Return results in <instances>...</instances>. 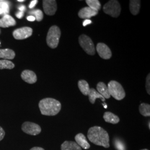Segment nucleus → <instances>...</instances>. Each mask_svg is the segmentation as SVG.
Returning a JSON list of instances; mask_svg holds the SVG:
<instances>
[{
  "label": "nucleus",
  "mask_w": 150,
  "mask_h": 150,
  "mask_svg": "<svg viewBox=\"0 0 150 150\" xmlns=\"http://www.w3.org/2000/svg\"><path fill=\"white\" fill-rule=\"evenodd\" d=\"M87 137L92 143L105 148L110 147L109 136L107 131L100 126L90 128L87 132Z\"/></svg>",
  "instance_id": "f257e3e1"
},
{
  "label": "nucleus",
  "mask_w": 150,
  "mask_h": 150,
  "mask_svg": "<svg viewBox=\"0 0 150 150\" xmlns=\"http://www.w3.org/2000/svg\"><path fill=\"white\" fill-rule=\"evenodd\" d=\"M42 115L45 116H55L61 109V103L52 98H46L41 100L38 104Z\"/></svg>",
  "instance_id": "f03ea898"
},
{
  "label": "nucleus",
  "mask_w": 150,
  "mask_h": 150,
  "mask_svg": "<svg viewBox=\"0 0 150 150\" xmlns=\"http://www.w3.org/2000/svg\"><path fill=\"white\" fill-rule=\"evenodd\" d=\"M61 33V30L58 26L54 25L50 28L46 38V42L50 48H56L57 47Z\"/></svg>",
  "instance_id": "7ed1b4c3"
},
{
  "label": "nucleus",
  "mask_w": 150,
  "mask_h": 150,
  "mask_svg": "<svg viewBox=\"0 0 150 150\" xmlns=\"http://www.w3.org/2000/svg\"><path fill=\"white\" fill-rule=\"evenodd\" d=\"M111 96H112L117 100H121L126 96L125 91L121 85L116 81H111L107 86Z\"/></svg>",
  "instance_id": "20e7f679"
},
{
  "label": "nucleus",
  "mask_w": 150,
  "mask_h": 150,
  "mask_svg": "<svg viewBox=\"0 0 150 150\" xmlns=\"http://www.w3.org/2000/svg\"><path fill=\"white\" fill-rule=\"evenodd\" d=\"M103 11L112 17H117L120 15L121 7L117 1L111 0L103 6Z\"/></svg>",
  "instance_id": "39448f33"
},
{
  "label": "nucleus",
  "mask_w": 150,
  "mask_h": 150,
  "mask_svg": "<svg viewBox=\"0 0 150 150\" xmlns=\"http://www.w3.org/2000/svg\"><path fill=\"white\" fill-rule=\"evenodd\" d=\"M79 42L81 47L86 53L91 56L95 54V48L91 38L86 35H81L79 37Z\"/></svg>",
  "instance_id": "423d86ee"
},
{
  "label": "nucleus",
  "mask_w": 150,
  "mask_h": 150,
  "mask_svg": "<svg viewBox=\"0 0 150 150\" xmlns=\"http://www.w3.org/2000/svg\"><path fill=\"white\" fill-rule=\"evenodd\" d=\"M21 129L25 133L32 136L38 135L41 132V128L38 125L28 121L22 124Z\"/></svg>",
  "instance_id": "0eeeda50"
},
{
  "label": "nucleus",
  "mask_w": 150,
  "mask_h": 150,
  "mask_svg": "<svg viewBox=\"0 0 150 150\" xmlns=\"http://www.w3.org/2000/svg\"><path fill=\"white\" fill-rule=\"evenodd\" d=\"M33 30L31 27H23L16 29L13 32V36L16 40H22L31 36Z\"/></svg>",
  "instance_id": "6e6552de"
},
{
  "label": "nucleus",
  "mask_w": 150,
  "mask_h": 150,
  "mask_svg": "<svg viewBox=\"0 0 150 150\" xmlns=\"http://www.w3.org/2000/svg\"><path fill=\"white\" fill-rule=\"evenodd\" d=\"M43 10L48 16H52L55 14L57 9L56 1L54 0H43L42 1Z\"/></svg>",
  "instance_id": "1a4fd4ad"
},
{
  "label": "nucleus",
  "mask_w": 150,
  "mask_h": 150,
  "mask_svg": "<svg viewBox=\"0 0 150 150\" xmlns=\"http://www.w3.org/2000/svg\"><path fill=\"white\" fill-rule=\"evenodd\" d=\"M96 50L99 56L103 59H110L112 56V52L110 48L105 43H98L97 45Z\"/></svg>",
  "instance_id": "9d476101"
},
{
  "label": "nucleus",
  "mask_w": 150,
  "mask_h": 150,
  "mask_svg": "<svg viewBox=\"0 0 150 150\" xmlns=\"http://www.w3.org/2000/svg\"><path fill=\"white\" fill-rule=\"evenodd\" d=\"M21 77L23 80L30 84L35 83L38 80L36 74L31 70H24L21 73Z\"/></svg>",
  "instance_id": "9b49d317"
},
{
  "label": "nucleus",
  "mask_w": 150,
  "mask_h": 150,
  "mask_svg": "<svg viewBox=\"0 0 150 150\" xmlns=\"http://www.w3.org/2000/svg\"><path fill=\"white\" fill-rule=\"evenodd\" d=\"M98 11L94 10L89 7H85L81 8L79 12L78 15L82 19H90L92 17L96 16Z\"/></svg>",
  "instance_id": "f8f14e48"
},
{
  "label": "nucleus",
  "mask_w": 150,
  "mask_h": 150,
  "mask_svg": "<svg viewBox=\"0 0 150 150\" xmlns=\"http://www.w3.org/2000/svg\"><path fill=\"white\" fill-rule=\"evenodd\" d=\"M16 24L15 20L8 15H5L2 18L0 19V27L2 28L14 26Z\"/></svg>",
  "instance_id": "ddd939ff"
},
{
  "label": "nucleus",
  "mask_w": 150,
  "mask_h": 150,
  "mask_svg": "<svg viewBox=\"0 0 150 150\" xmlns=\"http://www.w3.org/2000/svg\"><path fill=\"white\" fill-rule=\"evenodd\" d=\"M75 141L81 148L87 150L90 148V145L86 139V136L83 134H78L75 136Z\"/></svg>",
  "instance_id": "4468645a"
},
{
  "label": "nucleus",
  "mask_w": 150,
  "mask_h": 150,
  "mask_svg": "<svg viewBox=\"0 0 150 150\" xmlns=\"http://www.w3.org/2000/svg\"><path fill=\"white\" fill-rule=\"evenodd\" d=\"M97 92L101 95L105 99L106 98H110V95L109 93V91L108 90L107 86L102 82H100L97 85Z\"/></svg>",
  "instance_id": "2eb2a0df"
},
{
  "label": "nucleus",
  "mask_w": 150,
  "mask_h": 150,
  "mask_svg": "<svg viewBox=\"0 0 150 150\" xmlns=\"http://www.w3.org/2000/svg\"><path fill=\"white\" fill-rule=\"evenodd\" d=\"M16 54L13 50L6 48L0 49V58L4 59H13L15 57Z\"/></svg>",
  "instance_id": "dca6fc26"
},
{
  "label": "nucleus",
  "mask_w": 150,
  "mask_h": 150,
  "mask_svg": "<svg viewBox=\"0 0 150 150\" xmlns=\"http://www.w3.org/2000/svg\"><path fill=\"white\" fill-rule=\"evenodd\" d=\"M61 150H82L81 148L74 141H66L61 145Z\"/></svg>",
  "instance_id": "f3484780"
},
{
  "label": "nucleus",
  "mask_w": 150,
  "mask_h": 150,
  "mask_svg": "<svg viewBox=\"0 0 150 150\" xmlns=\"http://www.w3.org/2000/svg\"><path fill=\"white\" fill-rule=\"evenodd\" d=\"M88 96L89 98V101L92 104L95 103V102L96 101V99L97 98L101 99V100L103 102L105 101V98L102 96L101 95H100L96 90H95L93 88H91L90 89Z\"/></svg>",
  "instance_id": "a211bd4d"
},
{
  "label": "nucleus",
  "mask_w": 150,
  "mask_h": 150,
  "mask_svg": "<svg viewBox=\"0 0 150 150\" xmlns=\"http://www.w3.org/2000/svg\"><path fill=\"white\" fill-rule=\"evenodd\" d=\"M103 117L105 121L108 123L117 124L120 121V118L118 116L110 112H106L105 113Z\"/></svg>",
  "instance_id": "6ab92c4d"
},
{
  "label": "nucleus",
  "mask_w": 150,
  "mask_h": 150,
  "mask_svg": "<svg viewBox=\"0 0 150 150\" xmlns=\"http://www.w3.org/2000/svg\"><path fill=\"white\" fill-rule=\"evenodd\" d=\"M141 1L139 0H131L129 1V10L134 15H137L139 12Z\"/></svg>",
  "instance_id": "aec40b11"
},
{
  "label": "nucleus",
  "mask_w": 150,
  "mask_h": 150,
  "mask_svg": "<svg viewBox=\"0 0 150 150\" xmlns=\"http://www.w3.org/2000/svg\"><path fill=\"white\" fill-rule=\"evenodd\" d=\"M78 86L83 95L85 96H88L90 88L87 81L83 80L79 81L78 82Z\"/></svg>",
  "instance_id": "412c9836"
},
{
  "label": "nucleus",
  "mask_w": 150,
  "mask_h": 150,
  "mask_svg": "<svg viewBox=\"0 0 150 150\" xmlns=\"http://www.w3.org/2000/svg\"><path fill=\"white\" fill-rule=\"evenodd\" d=\"M140 113L145 117H149L150 116V106L149 104L142 103L139 106Z\"/></svg>",
  "instance_id": "4be33fe9"
},
{
  "label": "nucleus",
  "mask_w": 150,
  "mask_h": 150,
  "mask_svg": "<svg viewBox=\"0 0 150 150\" xmlns=\"http://www.w3.org/2000/svg\"><path fill=\"white\" fill-rule=\"evenodd\" d=\"M15 67V64L10 60L1 59L0 60V70L9 69L11 70Z\"/></svg>",
  "instance_id": "5701e85b"
},
{
  "label": "nucleus",
  "mask_w": 150,
  "mask_h": 150,
  "mask_svg": "<svg viewBox=\"0 0 150 150\" xmlns=\"http://www.w3.org/2000/svg\"><path fill=\"white\" fill-rule=\"evenodd\" d=\"M86 4L92 9L98 11L101 7V5L98 0H86Z\"/></svg>",
  "instance_id": "b1692460"
},
{
  "label": "nucleus",
  "mask_w": 150,
  "mask_h": 150,
  "mask_svg": "<svg viewBox=\"0 0 150 150\" xmlns=\"http://www.w3.org/2000/svg\"><path fill=\"white\" fill-rule=\"evenodd\" d=\"M31 16L35 17L36 20L38 22L41 21L43 18V12L40 10H35L33 11H30L28 12Z\"/></svg>",
  "instance_id": "393cba45"
},
{
  "label": "nucleus",
  "mask_w": 150,
  "mask_h": 150,
  "mask_svg": "<svg viewBox=\"0 0 150 150\" xmlns=\"http://www.w3.org/2000/svg\"><path fill=\"white\" fill-rule=\"evenodd\" d=\"M0 8L3 11V12L7 15L9 12V4L6 1H0Z\"/></svg>",
  "instance_id": "a878e982"
},
{
  "label": "nucleus",
  "mask_w": 150,
  "mask_h": 150,
  "mask_svg": "<svg viewBox=\"0 0 150 150\" xmlns=\"http://www.w3.org/2000/svg\"><path fill=\"white\" fill-rule=\"evenodd\" d=\"M115 146L117 150H126L125 146L120 140L116 139L115 141Z\"/></svg>",
  "instance_id": "bb28decb"
},
{
  "label": "nucleus",
  "mask_w": 150,
  "mask_h": 150,
  "mask_svg": "<svg viewBox=\"0 0 150 150\" xmlns=\"http://www.w3.org/2000/svg\"><path fill=\"white\" fill-rule=\"evenodd\" d=\"M150 75L149 74L148 76H147L146 78V90H147V92L148 93L149 95L150 94Z\"/></svg>",
  "instance_id": "cd10ccee"
},
{
  "label": "nucleus",
  "mask_w": 150,
  "mask_h": 150,
  "mask_svg": "<svg viewBox=\"0 0 150 150\" xmlns=\"http://www.w3.org/2000/svg\"><path fill=\"white\" fill-rule=\"evenodd\" d=\"M5 135V132L2 127L0 126V141L4 138Z\"/></svg>",
  "instance_id": "c85d7f7f"
},
{
  "label": "nucleus",
  "mask_w": 150,
  "mask_h": 150,
  "mask_svg": "<svg viewBox=\"0 0 150 150\" xmlns=\"http://www.w3.org/2000/svg\"><path fill=\"white\" fill-rule=\"evenodd\" d=\"M38 0H33V1L31 2V3L29 5V8H31V9L33 8L35 6L38 4Z\"/></svg>",
  "instance_id": "c756f323"
},
{
  "label": "nucleus",
  "mask_w": 150,
  "mask_h": 150,
  "mask_svg": "<svg viewBox=\"0 0 150 150\" xmlns=\"http://www.w3.org/2000/svg\"><path fill=\"white\" fill-rule=\"evenodd\" d=\"M24 15V12H22V11H19L18 12H17L16 13V16L19 19H21L23 16Z\"/></svg>",
  "instance_id": "7c9ffc66"
},
{
  "label": "nucleus",
  "mask_w": 150,
  "mask_h": 150,
  "mask_svg": "<svg viewBox=\"0 0 150 150\" xmlns=\"http://www.w3.org/2000/svg\"><path fill=\"white\" fill-rule=\"evenodd\" d=\"M91 23H92L91 20H90V19H86L85 20H84V21L83 22V26L84 27H85L87 25H90Z\"/></svg>",
  "instance_id": "2f4dec72"
},
{
  "label": "nucleus",
  "mask_w": 150,
  "mask_h": 150,
  "mask_svg": "<svg viewBox=\"0 0 150 150\" xmlns=\"http://www.w3.org/2000/svg\"><path fill=\"white\" fill-rule=\"evenodd\" d=\"M27 20L29 21H34L35 20H36L35 17H33V16H28L27 17Z\"/></svg>",
  "instance_id": "473e14b6"
},
{
  "label": "nucleus",
  "mask_w": 150,
  "mask_h": 150,
  "mask_svg": "<svg viewBox=\"0 0 150 150\" xmlns=\"http://www.w3.org/2000/svg\"><path fill=\"white\" fill-rule=\"evenodd\" d=\"M18 9H19L20 11L24 12V11H25L26 8V7L25 6H21L20 7H18Z\"/></svg>",
  "instance_id": "72a5a7b5"
},
{
  "label": "nucleus",
  "mask_w": 150,
  "mask_h": 150,
  "mask_svg": "<svg viewBox=\"0 0 150 150\" xmlns=\"http://www.w3.org/2000/svg\"><path fill=\"white\" fill-rule=\"evenodd\" d=\"M30 150H45L43 148L39 147H34L32 148Z\"/></svg>",
  "instance_id": "f704fd0d"
},
{
  "label": "nucleus",
  "mask_w": 150,
  "mask_h": 150,
  "mask_svg": "<svg viewBox=\"0 0 150 150\" xmlns=\"http://www.w3.org/2000/svg\"><path fill=\"white\" fill-rule=\"evenodd\" d=\"M103 106H104V107H105V108H106L107 107V105H106V103H104V105H103Z\"/></svg>",
  "instance_id": "c9c22d12"
},
{
  "label": "nucleus",
  "mask_w": 150,
  "mask_h": 150,
  "mask_svg": "<svg viewBox=\"0 0 150 150\" xmlns=\"http://www.w3.org/2000/svg\"><path fill=\"white\" fill-rule=\"evenodd\" d=\"M17 1H18V2H24L25 0H18Z\"/></svg>",
  "instance_id": "e433bc0d"
},
{
  "label": "nucleus",
  "mask_w": 150,
  "mask_h": 150,
  "mask_svg": "<svg viewBox=\"0 0 150 150\" xmlns=\"http://www.w3.org/2000/svg\"><path fill=\"white\" fill-rule=\"evenodd\" d=\"M3 13H4V12H3V11L0 8V15H1V14H2Z\"/></svg>",
  "instance_id": "4c0bfd02"
},
{
  "label": "nucleus",
  "mask_w": 150,
  "mask_h": 150,
  "mask_svg": "<svg viewBox=\"0 0 150 150\" xmlns=\"http://www.w3.org/2000/svg\"><path fill=\"white\" fill-rule=\"evenodd\" d=\"M147 150V149H142V150Z\"/></svg>",
  "instance_id": "58836bf2"
},
{
  "label": "nucleus",
  "mask_w": 150,
  "mask_h": 150,
  "mask_svg": "<svg viewBox=\"0 0 150 150\" xmlns=\"http://www.w3.org/2000/svg\"><path fill=\"white\" fill-rule=\"evenodd\" d=\"M0 44H1V42H0Z\"/></svg>",
  "instance_id": "ea45409f"
}]
</instances>
